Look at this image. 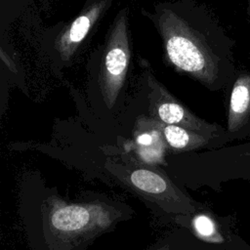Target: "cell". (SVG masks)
<instances>
[{"mask_svg": "<svg viewBox=\"0 0 250 250\" xmlns=\"http://www.w3.org/2000/svg\"><path fill=\"white\" fill-rule=\"evenodd\" d=\"M131 211L125 204L103 197L67 202L60 195H41L36 211L39 217L25 220L31 223L27 228L48 250H80L126 220Z\"/></svg>", "mask_w": 250, "mask_h": 250, "instance_id": "6da1fadb", "label": "cell"}, {"mask_svg": "<svg viewBox=\"0 0 250 250\" xmlns=\"http://www.w3.org/2000/svg\"><path fill=\"white\" fill-rule=\"evenodd\" d=\"M125 186L149 203L157 204L167 212L178 213L181 218L185 213L190 212L191 206L184 192L155 171L146 168L135 169L130 172Z\"/></svg>", "mask_w": 250, "mask_h": 250, "instance_id": "7a4b0ae2", "label": "cell"}, {"mask_svg": "<svg viewBox=\"0 0 250 250\" xmlns=\"http://www.w3.org/2000/svg\"><path fill=\"white\" fill-rule=\"evenodd\" d=\"M228 136L250 138V71L235 69L229 83Z\"/></svg>", "mask_w": 250, "mask_h": 250, "instance_id": "3957f363", "label": "cell"}, {"mask_svg": "<svg viewBox=\"0 0 250 250\" xmlns=\"http://www.w3.org/2000/svg\"><path fill=\"white\" fill-rule=\"evenodd\" d=\"M165 137L168 144L175 148L186 147L189 143L188 134L182 128L169 125L164 129Z\"/></svg>", "mask_w": 250, "mask_h": 250, "instance_id": "277c9868", "label": "cell"}, {"mask_svg": "<svg viewBox=\"0 0 250 250\" xmlns=\"http://www.w3.org/2000/svg\"><path fill=\"white\" fill-rule=\"evenodd\" d=\"M108 72L114 76L119 75L126 66V55L121 49H112L108 52L105 60Z\"/></svg>", "mask_w": 250, "mask_h": 250, "instance_id": "5b68a950", "label": "cell"}, {"mask_svg": "<svg viewBox=\"0 0 250 250\" xmlns=\"http://www.w3.org/2000/svg\"><path fill=\"white\" fill-rule=\"evenodd\" d=\"M158 115L162 121L172 124L183 119L184 110L179 104L167 103L159 106Z\"/></svg>", "mask_w": 250, "mask_h": 250, "instance_id": "8992f818", "label": "cell"}, {"mask_svg": "<svg viewBox=\"0 0 250 250\" xmlns=\"http://www.w3.org/2000/svg\"><path fill=\"white\" fill-rule=\"evenodd\" d=\"M192 228L195 232L202 237H211L215 233V226L212 220L205 215H197L192 219Z\"/></svg>", "mask_w": 250, "mask_h": 250, "instance_id": "52a82bcc", "label": "cell"}, {"mask_svg": "<svg viewBox=\"0 0 250 250\" xmlns=\"http://www.w3.org/2000/svg\"><path fill=\"white\" fill-rule=\"evenodd\" d=\"M90 27V20L86 16L77 18L71 24L69 31V39L72 42H80L86 35Z\"/></svg>", "mask_w": 250, "mask_h": 250, "instance_id": "ba28073f", "label": "cell"}, {"mask_svg": "<svg viewBox=\"0 0 250 250\" xmlns=\"http://www.w3.org/2000/svg\"><path fill=\"white\" fill-rule=\"evenodd\" d=\"M178 234H179V231L173 232V233L163 237L159 241L155 242L154 244H152L146 250H173L176 240L178 238Z\"/></svg>", "mask_w": 250, "mask_h": 250, "instance_id": "9c48e42d", "label": "cell"}, {"mask_svg": "<svg viewBox=\"0 0 250 250\" xmlns=\"http://www.w3.org/2000/svg\"><path fill=\"white\" fill-rule=\"evenodd\" d=\"M173 250H193L189 246V241L185 238V233L184 230H180L178 234V238L176 240L175 246Z\"/></svg>", "mask_w": 250, "mask_h": 250, "instance_id": "30bf717a", "label": "cell"}, {"mask_svg": "<svg viewBox=\"0 0 250 250\" xmlns=\"http://www.w3.org/2000/svg\"><path fill=\"white\" fill-rule=\"evenodd\" d=\"M150 142H151V138L150 136H147V135H143L139 139V143L142 145H149Z\"/></svg>", "mask_w": 250, "mask_h": 250, "instance_id": "8fae6325", "label": "cell"}, {"mask_svg": "<svg viewBox=\"0 0 250 250\" xmlns=\"http://www.w3.org/2000/svg\"><path fill=\"white\" fill-rule=\"evenodd\" d=\"M246 1H247V5H248V11L250 14V0H246Z\"/></svg>", "mask_w": 250, "mask_h": 250, "instance_id": "7c38bea8", "label": "cell"}]
</instances>
